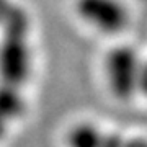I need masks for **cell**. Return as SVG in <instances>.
Masks as SVG:
<instances>
[{"label":"cell","mask_w":147,"mask_h":147,"mask_svg":"<svg viewBox=\"0 0 147 147\" xmlns=\"http://www.w3.org/2000/svg\"><path fill=\"white\" fill-rule=\"evenodd\" d=\"M142 61L134 47L116 46L105 57V77L108 88L118 100H129L137 93Z\"/></svg>","instance_id":"obj_1"},{"label":"cell","mask_w":147,"mask_h":147,"mask_svg":"<svg viewBox=\"0 0 147 147\" xmlns=\"http://www.w3.org/2000/svg\"><path fill=\"white\" fill-rule=\"evenodd\" d=\"M74 8L85 25L103 34L123 31L129 20L121 0H75Z\"/></svg>","instance_id":"obj_2"},{"label":"cell","mask_w":147,"mask_h":147,"mask_svg":"<svg viewBox=\"0 0 147 147\" xmlns=\"http://www.w3.org/2000/svg\"><path fill=\"white\" fill-rule=\"evenodd\" d=\"M31 47L26 36L3 34L0 42V84L20 87L31 74Z\"/></svg>","instance_id":"obj_3"},{"label":"cell","mask_w":147,"mask_h":147,"mask_svg":"<svg viewBox=\"0 0 147 147\" xmlns=\"http://www.w3.org/2000/svg\"><path fill=\"white\" fill-rule=\"evenodd\" d=\"M105 131L90 123V121H82L74 124L69 129L65 136V146L67 147H101L105 141Z\"/></svg>","instance_id":"obj_4"},{"label":"cell","mask_w":147,"mask_h":147,"mask_svg":"<svg viewBox=\"0 0 147 147\" xmlns=\"http://www.w3.org/2000/svg\"><path fill=\"white\" fill-rule=\"evenodd\" d=\"M25 110V100L20 93V87L0 84V118L7 123L16 119Z\"/></svg>","instance_id":"obj_5"},{"label":"cell","mask_w":147,"mask_h":147,"mask_svg":"<svg viewBox=\"0 0 147 147\" xmlns=\"http://www.w3.org/2000/svg\"><path fill=\"white\" fill-rule=\"evenodd\" d=\"M101 147H147V139L142 136H121L118 132H106Z\"/></svg>","instance_id":"obj_6"},{"label":"cell","mask_w":147,"mask_h":147,"mask_svg":"<svg viewBox=\"0 0 147 147\" xmlns=\"http://www.w3.org/2000/svg\"><path fill=\"white\" fill-rule=\"evenodd\" d=\"M16 3H13L11 0H0V26L3 25V21L7 20V16L10 15Z\"/></svg>","instance_id":"obj_7"},{"label":"cell","mask_w":147,"mask_h":147,"mask_svg":"<svg viewBox=\"0 0 147 147\" xmlns=\"http://www.w3.org/2000/svg\"><path fill=\"white\" fill-rule=\"evenodd\" d=\"M137 92H141L142 95L147 96V61L142 62L141 67V75H139V87H137Z\"/></svg>","instance_id":"obj_8"},{"label":"cell","mask_w":147,"mask_h":147,"mask_svg":"<svg viewBox=\"0 0 147 147\" xmlns=\"http://www.w3.org/2000/svg\"><path fill=\"white\" fill-rule=\"evenodd\" d=\"M7 129H8V123H7L5 119H2V118H0V137L7 132Z\"/></svg>","instance_id":"obj_9"}]
</instances>
